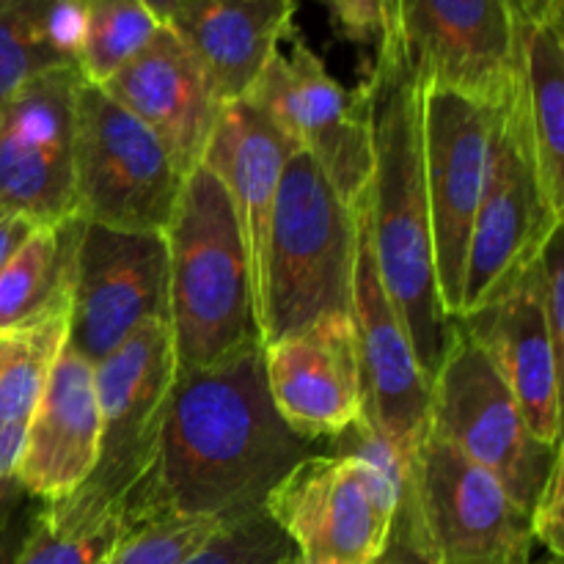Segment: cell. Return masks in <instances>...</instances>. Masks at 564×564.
Returning a JSON list of instances; mask_svg holds the SVG:
<instances>
[{
  "label": "cell",
  "mask_w": 564,
  "mask_h": 564,
  "mask_svg": "<svg viewBox=\"0 0 564 564\" xmlns=\"http://www.w3.org/2000/svg\"><path fill=\"white\" fill-rule=\"evenodd\" d=\"M163 237L176 375L209 367L259 339L240 226L224 185L207 165L198 163L182 180Z\"/></svg>",
  "instance_id": "obj_3"
},
{
  "label": "cell",
  "mask_w": 564,
  "mask_h": 564,
  "mask_svg": "<svg viewBox=\"0 0 564 564\" xmlns=\"http://www.w3.org/2000/svg\"><path fill=\"white\" fill-rule=\"evenodd\" d=\"M224 523L207 518H160L132 529L97 564H182Z\"/></svg>",
  "instance_id": "obj_30"
},
{
  "label": "cell",
  "mask_w": 564,
  "mask_h": 564,
  "mask_svg": "<svg viewBox=\"0 0 564 564\" xmlns=\"http://www.w3.org/2000/svg\"><path fill=\"white\" fill-rule=\"evenodd\" d=\"M336 31L352 44H378L397 11V0H319Z\"/></svg>",
  "instance_id": "obj_32"
},
{
  "label": "cell",
  "mask_w": 564,
  "mask_h": 564,
  "mask_svg": "<svg viewBox=\"0 0 564 564\" xmlns=\"http://www.w3.org/2000/svg\"><path fill=\"white\" fill-rule=\"evenodd\" d=\"M358 88L367 102L372 143V171L364 193V209L375 262L419 367L433 383L455 319L446 314L435 275L424 180L422 83L408 58L397 11L375 44V61Z\"/></svg>",
  "instance_id": "obj_2"
},
{
  "label": "cell",
  "mask_w": 564,
  "mask_h": 564,
  "mask_svg": "<svg viewBox=\"0 0 564 564\" xmlns=\"http://www.w3.org/2000/svg\"><path fill=\"white\" fill-rule=\"evenodd\" d=\"M270 400L286 427L325 446L364 416V378L352 314H328L264 345Z\"/></svg>",
  "instance_id": "obj_17"
},
{
  "label": "cell",
  "mask_w": 564,
  "mask_h": 564,
  "mask_svg": "<svg viewBox=\"0 0 564 564\" xmlns=\"http://www.w3.org/2000/svg\"><path fill=\"white\" fill-rule=\"evenodd\" d=\"M279 564H301V562H297V556H295V554H292V556H286V560H284V562H279Z\"/></svg>",
  "instance_id": "obj_39"
},
{
  "label": "cell",
  "mask_w": 564,
  "mask_h": 564,
  "mask_svg": "<svg viewBox=\"0 0 564 564\" xmlns=\"http://www.w3.org/2000/svg\"><path fill=\"white\" fill-rule=\"evenodd\" d=\"M419 510L435 564H527L534 538L529 512L505 485L430 433L416 457Z\"/></svg>",
  "instance_id": "obj_13"
},
{
  "label": "cell",
  "mask_w": 564,
  "mask_h": 564,
  "mask_svg": "<svg viewBox=\"0 0 564 564\" xmlns=\"http://www.w3.org/2000/svg\"><path fill=\"white\" fill-rule=\"evenodd\" d=\"M39 226L42 224H36V220L28 218V215L0 204V268L25 246V240L39 229Z\"/></svg>",
  "instance_id": "obj_36"
},
{
  "label": "cell",
  "mask_w": 564,
  "mask_h": 564,
  "mask_svg": "<svg viewBox=\"0 0 564 564\" xmlns=\"http://www.w3.org/2000/svg\"><path fill=\"white\" fill-rule=\"evenodd\" d=\"M28 424H0V518L28 499L25 490L17 482L22 444H25Z\"/></svg>",
  "instance_id": "obj_34"
},
{
  "label": "cell",
  "mask_w": 564,
  "mask_h": 564,
  "mask_svg": "<svg viewBox=\"0 0 564 564\" xmlns=\"http://www.w3.org/2000/svg\"><path fill=\"white\" fill-rule=\"evenodd\" d=\"M246 102L323 169L347 207H358L372 171L369 116L361 88L347 91L306 39L292 33L290 53L268 61Z\"/></svg>",
  "instance_id": "obj_9"
},
{
  "label": "cell",
  "mask_w": 564,
  "mask_h": 564,
  "mask_svg": "<svg viewBox=\"0 0 564 564\" xmlns=\"http://www.w3.org/2000/svg\"><path fill=\"white\" fill-rule=\"evenodd\" d=\"M430 433L494 474L527 512L562 452V444L545 446L534 438L505 380L457 319L433 375Z\"/></svg>",
  "instance_id": "obj_8"
},
{
  "label": "cell",
  "mask_w": 564,
  "mask_h": 564,
  "mask_svg": "<svg viewBox=\"0 0 564 564\" xmlns=\"http://www.w3.org/2000/svg\"><path fill=\"white\" fill-rule=\"evenodd\" d=\"M152 319L169 323L163 231H124L83 220L66 347L94 367Z\"/></svg>",
  "instance_id": "obj_12"
},
{
  "label": "cell",
  "mask_w": 564,
  "mask_h": 564,
  "mask_svg": "<svg viewBox=\"0 0 564 564\" xmlns=\"http://www.w3.org/2000/svg\"><path fill=\"white\" fill-rule=\"evenodd\" d=\"M99 411L94 367L66 347L25 427L17 482L36 501H55L86 482L97 463Z\"/></svg>",
  "instance_id": "obj_20"
},
{
  "label": "cell",
  "mask_w": 564,
  "mask_h": 564,
  "mask_svg": "<svg viewBox=\"0 0 564 564\" xmlns=\"http://www.w3.org/2000/svg\"><path fill=\"white\" fill-rule=\"evenodd\" d=\"M83 28L77 72L86 83L105 86L121 66L135 58L158 33V17L143 0H83Z\"/></svg>",
  "instance_id": "obj_26"
},
{
  "label": "cell",
  "mask_w": 564,
  "mask_h": 564,
  "mask_svg": "<svg viewBox=\"0 0 564 564\" xmlns=\"http://www.w3.org/2000/svg\"><path fill=\"white\" fill-rule=\"evenodd\" d=\"M143 3H147L149 11H152V14L158 17L160 25H165V22H169V17L174 14V11L180 9V6L185 3V0H143Z\"/></svg>",
  "instance_id": "obj_38"
},
{
  "label": "cell",
  "mask_w": 564,
  "mask_h": 564,
  "mask_svg": "<svg viewBox=\"0 0 564 564\" xmlns=\"http://www.w3.org/2000/svg\"><path fill=\"white\" fill-rule=\"evenodd\" d=\"M358 207H347L306 152L290 154L275 191L257 286L262 345L328 314H352Z\"/></svg>",
  "instance_id": "obj_4"
},
{
  "label": "cell",
  "mask_w": 564,
  "mask_h": 564,
  "mask_svg": "<svg viewBox=\"0 0 564 564\" xmlns=\"http://www.w3.org/2000/svg\"><path fill=\"white\" fill-rule=\"evenodd\" d=\"M0 356H3V336H0Z\"/></svg>",
  "instance_id": "obj_41"
},
{
  "label": "cell",
  "mask_w": 564,
  "mask_h": 564,
  "mask_svg": "<svg viewBox=\"0 0 564 564\" xmlns=\"http://www.w3.org/2000/svg\"><path fill=\"white\" fill-rule=\"evenodd\" d=\"M176 380V358L165 319L141 325L110 356L94 364L99 411L97 463L69 496L42 501L55 527L77 529L127 510L158 460L165 411Z\"/></svg>",
  "instance_id": "obj_6"
},
{
  "label": "cell",
  "mask_w": 564,
  "mask_h": 564,
  "mask_svg": "<svg viewBox=\"0 0 564 564\" xmlns=\"http://www.w3.org/2000/svg\"><path fill=\"white\" fill-rule=\"evenodd\" d=\"M512 9L523 28L545 25V22H562L564 0H512Z\"/></svg>",
  "instance_id": "obj_37"
},
{
  "label": "cell",
  "mask_w": 564,
  "mask_h": 564,
  "mask_svg": "<svg viewBox=\"0 0 564 564\" xmlns=\"http://www.w3.org/2000/svg\"><path fill=\"white\" fill-rule=\"evenodd\" d=\"M50 0H0V105L44 72L75 66L55 44Z\"/></svg>",
  "instance_id": "obj_27"
},
{
  "label": "cell",
  "mask_w": 564,
  "mask_h": 564,
  "mask_svg": "<svg viewBox=\"0 0 564 564\" xmlns=\"http://www.w3.org/2000/svg\"><path fill=\"white\" fill-rule=\"evenodd\" d=\"M77 66L44 72L0 105V204L36 224L75 218Z\"/></svg>",
  "instance_id": "obj_15"
},
{
  "label": "cell",
  "mask_w": 564,
  "mask_h": 564,
  "mask_svg": "<svg viewBox=\"0 0 564 564\" xmlns=\"http://www.w3.org/2000/svg\"><path fill=\"white\" fill-rule=\"evenodd\" d=\"M72 286L3 336L0 424H28L61 352L69 345Z\"/></svg>",
  "instance_id": "obj_24"
},
{
  "label": "cell",
  "mask_w": 564,
  "mask_h": 564,
  "mask_svg": "<svg viewBox=\"0 0 564 564\" xmlns=\"http://www.w3.org/2000/svg\"><path fill=\"white\" fill-rule=\"evenodd\" d=\"M83 220L42 224L25 246L0 268V336L42 312L61 290L72 286Z\"/></svg>",
  "instance_id": "obj_25"
},
{
  "label": "cell",
  "mask_w": 564,
  "mask_h": 564,
  "mask_svg": "<svg viewBox=\"0 0 564 564\" xmlns=\"http://www.w3.org/2000/svg\"><path fill=\"white\" fill-rule=\"evenodd\" d=\"M527 564H562V562H556V560H551V556H549V560H543V562H527Z\"/></svg>",
  "instance_id": "obj_40"
},
{
  "label": "cell",
  "mask_w": 564,
  "mask_h": 564,
  "mask_svg": "<svg viewBox=\"0 0 564 564\" xmlns=\"http://www.w3.org/2000/svg\"><path fill=\"white\" fill-rule=\"evenodd\" d=\"M499 110L446 88L422 86L424 180L435 275L441 301L452 319L460 314L468 235L482 198L490 132Z\"/></svg>",
  "instance_id": "obj_14"
},
{
  "label": "cell",
  "mask_w": 564,
  "mask_h": 564,
  "mask_svg": "<svg viewBox=\"0 0 564 564\" xmlns=\"http://www.w3.org/2000/svg\"><path fill=\"white\" fill-rule=\"evenodd\" d=\"M534 262V259H532ZM505 380L534 438L562 444V361L534 295L532 264L479 312L457 319Z\"/></svg>",
  "instance_id": "obj_19"
},
{
  "label": "cell",
  "mask_w": 564,
  "mask_h": 564,
  "mask_svg": "<svg viewBox=\"0 0 564 564\" xmlns=\"http://www.w3.org/2000/svg\"><path fill=\"white\" fill-rule=\"evenodd\" d=\"M534 295L543 312L549 339L556 358L564 364V237L556 229L532 262Z\"/></svg>",
  "instance_id": "obj_31"
},
{
  "label": "cell",
  "mask_w": 564,
  "mask_h": 564,
  "mask_svg": "<svg viewBox=\"0 0 564 564\" xmlns=\"http://www.w3.org/2000/svg\"><path fill=\"white\" fill-rule=\"evenodd\" d=\"M564 455L560 452L551 466L549 479L534 501L529 521H532L534 545H543L551 560L562 562L564 554Z\"/></svg>",
  "instance_id": "obj_33"
},
{
  "label": "cell",
  "mask_w": 564,
  "mask_h": 564,
  "mask_svg": "<svg viewBox=\"0 0 564 564\" xmlns=\"http://www.w3.org/2000/svg\"><path fill=\"white\" fill-rule=\"evenodd\" d=\"M295 0H185L165 25L191 50L224 108L246 99L295 33Z\"/></svg>",
  "instance_id": "obj_21"
},
{
  "label": "cell",
  "mask_w": 564,
  "mask_h": 564,
  "mask_svg": "<svg viewBox=\"0 0 564 564\" xmlns=\"http://www.w3.org/2000/svg\"><path fill=\"white\" fill-rule=\"evenodd\" d=\"M352 323L364 378V416L400 457H416L430 435L433 383L391 306L375 262L367 209L358 204Z\"/></svg>",
  "instance_id": "obj_16"
},
{
  "label": "cell",
  "mask_w": 564,
  "mask_h": 564,
  "mask_svg": "<svg viewBox=\"0 0 564 564\" xmlns=\"http://www.w3.org/2000/svg\"><path fill=\"white\" fill-rule=\"evenodd\" d=\"M292 543L264 510L235 518L193 551L182 564H279L292 556Z\"/></svg>",
  "instance_id": "obj_29"
},
{
  "label": "cell",
  "mask_w": 564,
  "mask_h": 564,
  "mask_svg": "<svg viewBox=\"0 0 564 564\" xmlns=\"http://www.w3.org/2000/svg\"><path fill=\"white\" fill-rule=\"evenodd\" d=\"M317 446L292 433L264 378L262 339L193 372L171 389L158 460L127 499L138 527L160 518L235 521L264 510L270 490Z\"/></svg>",
  "instance_id": "obj_1"
},
{
  "label": "cell",
  "mask_w": 564,
  "mask_h": 564,
  "mask_svg": "<svg viewBox=\"0 0 564 564\" xmlns=\"http://www.w3.org/2000/svg\"><path fill=\"white\" fill-rule=\"evenodd\" d=\"M102 88L160 138L182 176L202 163L220 105L198 61L169 25H160Z\"/></svg>",
  "instance_id": "obj_18"
},
{
  "label": "cell",
  "mask_w": 564,
  "mask_h": 564,
  "mask_svg": "<svg viewBox=\"0 0 564 564\" xmlns=\"http://www.w3.org/2000/svg\"><path fill=\"white\" fill-rule=\"evenodd\" d=\"M75 215L124 231H165L185 176L169 149L102 86L75 99Z\"/></svg>",
  "instance_id": "obj_7"
},
{
  "label": "cell",
  "mask_w": 564,
  "mask_h": 564,
  "mask_svg": "<svg viewBox=\"0 0 564 564\" xmlns=\"http://www.w3.org/2000/svg\"><path fill=\"white\" fill-rule=\"evenodd\" d=\"M562 220L564 215L554 213L540 193L518 97H512L490 132L488 174L468 235L457 319L499 297L562 229Z\"/></svg>",
  "instance_id": "obj_10"
},
{
  "label": "cell",
  "mask_w": 564,
  "mask_h": 564,
  "mask_svg": "<svg viewBox=\"0 0 564 564\" xmlns=\"http://www.w3.org/2000/svg\"><path fill=\"white\" fill-rule=\"evenodd\" d=\"M39 507H42V501H36L28 496V499L22 501L17 510H11L9 516L0 518V564L17 562V556H20L28 534H31L33 523H36Z\"/></svg>",
  "instance_id": "obj_35"
},
{
  "label": "cell",
  "mask_w": 564,
  "mask_h": 564,
  "mask_svg": "<svg viewBox=\"0 0 564 564\" xmlns=\"http://www.w3.org/2000/svg\"><path fill=\"white\" fill-rule=\"evenodd\" d=\"M518 110L534 176L554 213L564 215V31L562 22L523 28Z\"/></svg>",
  "instance_id": "obj_23"
},
{
  "label": "cell",
  "mask_w": 564,
  "mask_h": 564,
  "mask_svg": "<svg viewBox=\"0 0 564 564\" xmlns=\"http://www.w3.org/2000/svg\"><path fill=\"white\" fill-rule=\"evenodd\" d=\"M292 152H295L292 143L275 130L273 121L246 99L220 108L213 135L204 149L202 165H207L220 180L240 226L248 270H251L253 306H257V286L264 246H268L270 215L275 207V191Z\"/></svg>",
  "instance_id": "obj_22"
},
{
  "label": "cell",
  "mask_w": 564,
  "mask_h": 564,
  "mask_svg": "<svg viewBox=\"0 0 564 564\" xmlns=\"http://www.w3.org/2000/svg\"><path fill=\"white\" fill-rule=\"evenodd\" d=\"M138 529L130 512H110L91 527H55L42 516L39 507L36 523L22 545L14 564H97L110 554L127 534Z\"/></svg>",
  "instance_id": "obj_28"
},
{
  "label": "cell",
  "mask_w": 564,
  "mask_h": 564,
  "mask_svg": "<svg viewBox=\"0 0 564 564\" xmlns=\"http://www.w3.org/2000/svg\"><path fill=\"white\" fill-rule=\"evenodd\" d=\"M422 86L507 108L521 80L523 25L512 0H397Z\"/></svg>",
  "instance_id": "obj_11"
},
{
  "label": "cell",
  "mask_w": 564,
  "mask_h": 564,
  "mask_svg": "<svg viewBox=\"0 0 564 564\" xmlns=\"http://www.w3.org/2000/svg\"><path fill=\"white\" fill-rule=\"evenodd\" d=\"M400 494V455L367 416L297 463L264 501L301 564H378Z\"/></svg>",
  "instance_id": "obj_5"
}]
</instances>
